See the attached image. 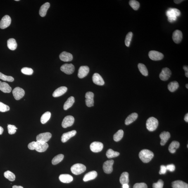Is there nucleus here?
I'll return each instance as SVG.
<instances>
[{
    "instance_id": "nucleus-1",
    "label": "nucleus",
    "mask_w": 188,
    "mask_h": 188,
    "mask_svg": "<svg viewBox=\"0 0 188 188\" xmlns=\"http://www.w3.org/2000/svg\"><path fill=\"white\" fill-rule=\"evenodd\" d=\"M154 154L152 152L148 149L141 150L139 153V157L145 163H149L152 159Z\"/></svg>"
},
{
    "instance_id": "nucleus-2",
    "label": "nucleus",
    "mask_w": 188,
    "mask_h": 188,
    "mask_svg": "<svg viewBox=\"0 0 188 188\" xmlns=\"http://www.w3.org/2000/svg\"><path fill=\"white\" fill-rule=\"evenodd\" d=\"M180 12L178 9L175 8H170L166 12L167 16L168 17V20L170 22H173L177 20V17L180 16Z\"/></svg>"
},
{
    "instance_id": "nucleus-3",
    "label": "nucleus",
    "mask_w": 188,
    "mask_h": 188,
    "mask_svg": "<svg viewBox=\"0 0 188 188\" xmlns=\"http://www.w3.org/2000/svg\"><path fill=\"white\" fill-rule=\"evenodd\" d=\"M158 125V121L153 117L148 119L146 121L147 129L150 132H153L157 128Z\"/></svg>"
},
{
    "instance_id": "nucleus-4",
    "label": "nucleus",
    "mask_w": 188,
    "mask_h": 188,
    "mask_svg": "<svg viewBox=\"0 0 188 188\" xmlns=\"http://www.w3.org/2000/svg\"><path fill=\"white\" fill-rule=\"evenodd\" d=\"M86 167L82 164L77 163L72 165L71 168V170L74 175H80L85 171Z\"/></svg>"
},
{
    "instance_id": "nucleus-5",
    "label": "nucleus",
    "mask_w": 188,
    "mask_h": 188,
    "mask_svg": "<svg viewBox=\"0 0 188 188\" xmlns=\"http://www.w3.org/2000/svg\"><path fill=\"white\" fill-rule=\"evenodd\" d=\"M150 59L154 61H158L163 59L164 55L161 52L157 51H151L148 53Z\"/></svg>"
},
{
    "instance_id": "nucleus-6",
    "label": "nucleus",
    "mask_w": 188,
    "mask_h": 188,
    "mask_svg": "<svg viewBox=\"0 0 188 188\" xmlns=\"http://www.w3.org/2000/svg\"><path fill=\"white\" fill-rule=\"evenodd\" d=\"M114 163V160H111L105 161L103 163V169L105 173L110 174L113 170V165Z\"/></svg>"
},
{
    "instance_id": "nucleus-7",
    "label": "nucleus",
    "mask_w": 188,
    "mask_h": 188,
    "mask_svg": "<svg viewBox=\"0 0 188 188\" xmlns=\"http://www.w3.org/2000/svg\"><path fill=\"white\" fill-rule=\"evenodd\" d=\"M60 70L65 73L70 75L73 73L75 70V67L72 63L65 64L62 65Z\"/></svg>"
},
{
    "instance_id": "nucleus-8",
    "label": "nucleus",
    "mask_w": 188,
    "mask_h": 188,
    "mask_svg": "<svg viewBox=\"0 0 188 188\" xmlns=\"http://www.w3.org/2000/svg\"><path fill=\"white\" fill-rule=\"evenodd\" d=\"M13 94L15 99L19 100L23 98L25 95V92L24 90L20 87H16L13 89Z\"/></svg>"
},
{
    "instance_id": "nucleus-9",
    "label": "nucleus",
    "mask_w": 188,
    "mask_h": 188,
    "mask_svg": "<svg viewBox=\"0 0 188 188\" xmlns=\"http://www.w3.org/2000/svg\"><path fill=\"white\" fill-rule=\"evenodd\" d=\"M49 147L47 143L42 141H36L35 150L38 152H45Z\"/></svg>"
},
{
    "instance_id": "nucleus-10",
    "label": "nucleus",
    "mask_w": 188,
    "mask_h": 188,
    "mask_svg": "<svg viewBox=\"0 0 188 188\" xmlns=\"http://www.w3.org/2000/svg\"><path fill=\"white\" fill-rule=\"evenodd\" d=\"M171 75V72L168 68H163L160 73L159 77L162 81H166L168 80Z\"/></svg>"
},
{
    "instance_id": "nucleus-11",
    "label": "nucleus",
    "mask_w": 188,
    "mask_h": 188,
    "mask_svg": "<svg viewBox=\"0 0 188 188\" xmlns=\"http://www.w3.org/2000/svg\"><path fill=\"white\" fill-rule=\"evenodd\" d=\"M11 19L8 15H6L3 17L0 21V28L5 29L11 25Z\"/></svg>"
},
{
    "instance_id": "nucleus-12",
    "label": "nucleus",
    "mask_w": 188,
    "mask_h": 188,
    "mask_svg": "<svg viewBox=\"0 0 188 188\" xmlns=\"http://www.w3.org/2000/svg\"><path fill=\"white\" fill-rule=\"evenodd\" d=\"M103 147L102 143L98 141H94L91 143L90 146L91 151L94 153H98L103 150Z\"/></svg>"
},
{
    "instance_id": "nucleus-13",
    "label": "nucleus",
    "mask_w": 188,
    "mask_h": 188,
    "mask_svg": "<svg viewBox=\"0 0 188 188\" xmlns=\"http://www.w3.org/2000/svg\"><path fill=\"white\" fill-rule=\"evenodd\" d=\"M74 118L70 115H68L65 117L62 122V126L63 128H67L68 127L72 126L74 123Z\"/></svg>"
},
{
    "instance_id": "nucleus-14",
    "label": "nucleus",
    "mask_w": 188,
    "mask_h": 188,
    "mask_svg": "<svg viewBox=\"0 0 188 188\" xmlns=\"http://www.w3.org/2000/svg\"><path fill=\"white\" fill-rule=\"evenodd\" d=\"M52 137V134L50 132H45L39 134L36 137L37 141L47 143Z\"/></svg>"
},
{
    "instance_id": "nucleus-15",
    "label": "nucleus",
    "mask_w": 188,
    "mask_h": 188,
    "mask_svg": "<svg viewBox=\"0 0 188 188\" xmlns=\"http://www.w3.org/2000/svg\"><path fill=\"white\" fill-rule=\"evenodd\" d=\"M94 94L92 92H88L86 93L85 103L87 107H91L94 106Z\"/></svg>"
},
{
    "instance_id": "nucleus-16",
    "label": "nucleus",
    "mask_w": 188,
    "mask_h": 188,
    "mask_svg": "<svg viewBox=\"0 0 188 188\" xmlns=\"http://www.w3.org/2000/svg\"><path fill=\"white\" fill-rule=\"evenodd\" d=\"M172 39L174 42L176 43H180L182 39V32L178 30H176L174 31L172 34Z\"/></svg>"
},
{
    "instance_id": "nucleus-17",
    "label": "nucleus",
    "mask_w": 188,
    "mask_h": 188,
    "mask_svg": "<svg viewBox=\"0 0 188 188\" xmlns=\"http://www.w3.org/2000/svg\"><path fill=\"white\" fill-rule=\"evenodd\" d=\"M89 72V67L87 66H82L79 68L78 76L79 78L83 79L86 77Z\"/></svg>"
},
{
    "instance_id": "nucleus-18",
    "label": "nucleus",
    "mask_w": 188,
    "mask_h": 188,
    "mask_svg": "<svg viewBox=\"0 0 188 188\" xmlns=\"http://www.w3.org/2000/svg\"><path fill=\"white\" fill-rule=\"evenodd\" d=\"M92 80L94 84L98 85H103L105 84L104 80L99 74L94 73L92 76Z\"/></svg>"
},
{
    "instance_id": "nucleus-19",
    "label": "nucleus",
    "mask_w": 188,
    "mask_h": 188,
    "mask_svg": "<svg viewBox=\"0 0 188 188\" xmlns=\"http://www.w3.org/2000/svg\"><path fill=\"white\" fill-rule=\"evenodd\" d=\"M76 131L72 130L70 132L65 133L62 135L61 138V141L63 143H65L69 140L70 138L74 137L76 134Z\"/></svg>"
},
{
    "instance_id": "nucleus-20",
    "label": "nucleus",
    "mask_w": 188,
    "mask_h": 188,
    "mask_svg": "<svg viewBox=\"0 0 188 188\" xmlns=\"http://www.w3.org/2000/svg\"><path fill=\"white\" fill-rule=\"evenodd\" d=\"M59 58L62 61L69 62L73 59V56L71 53L64 51L60 54Z\"/></svg>"
},
{
    "instance_id": "nucleus-21",
    "label": "nucleus",
    "mask_w": 188,
    "mask_h": 188,
    "mask_svg": "<svg viewBox=\"0 0 188 188\" xmlns=\"http://www.w3.org/2000/svg\"><path fill=\"white\" fill-rule=\"evenodd\" d=\"M160 137L161 139L160 144L161 146H164L170 138V133L168 132H163L160 134Z\"/></svg>"
},
{
    "instance_id": "nucleus-22",
    "label": "nucleus",
    "mask_w": 188,
    "mask_h": 188,
    "mask_svg": "<svg viewBox=\"0 0 188 188\" xmlns=\"http://www.w3.org/2000/svg\"><path fill=\"white\" fill-rule=\"evenodd\" d=\"M67 90V88L65 87H61L58 88L53 93L52 96L54 97H59L63 95Z\"/></svg>"
},
{
    "instance_id": "nucleus-23",
    "label": "nucleus",
    "mask_w": 188,
    "mask_h": 188,
    "mask_svg": "<svg viewBox=\"0 0 188 188\" xmlns=\"http://www.w3.org/2000/svg\"><path fill=\"white\" fill-rule=\"evenodd\" d=\"M98 174L97 172L95 171H93L88 172L84 176L83 180L84 182H87L91 180H93L95 179L97 176Z\"/></svg>"
},
{
    "instance_id": "nucleus-24",
    "label": "nucleus",
    "mask_w": 188,
    "mask_h": 188,
    "mask_svg": "<svg viewBox=\"0 0 188 188\" xmlns=\"http://www.w3.org/2000/svg\"><path fill=\"white\" fill-rule=\"evenodd\" d=\"M59 179L61 182L65 183H69L72 182L73 180V177L69 174H61L59 177Z\"/></svg>"
},
{
    "instance_id": "nucleus-25",
    "label": "nucleus",
    "mask_w": 188,
    "mask_h": 188,
    "mask_svg": "<svg viewBox=\"0 0 188 188\" xmlns=\"http://www.w3.org/2000/svg\"><path fill=\"white\" fill-rule=\"evenodd\" d=\"M172 186L173 188H188V185L182 180L174 181L172 183Z\"/></svg>"
},
{
    "instance_id": "nucleus-26",
    "label": "nucleus",
    "mask_w": 188,
    "mask_h": 188,
    "mask_svg": "<svg viewBox=\"0 0 188 188\" xmlns=\"http://www.w3.org/2000/svg\"><path fill=\"white\" fill-rule=\"evenodd\" d=\"M50 3L47 2L43 4L41 6L39 11V14L41 17H43L45 16L48 10L50 7Z\"/></svg>"
},
{
    "instance_id": "nucleus-27",
    "label": "nucleus",
    "mask_w": 188,
    "mask_h": 188,
    "mask_svg": "<svg viewBox=\"0 0 188 188\" xmlns=\"http://www.w3.org/2000/svg\"><path fill=\"white\" fill-rule=\"evenodd\" d=\"M138 117V114L137 113H134L131 114L126 119L125 122V125H129L132 123L137 119Z\"/></svg>"
},
{
    "instance_id": "nucleus-28",
    "label": "nucleus",
    "mask_w": 188,
    "mask_h": 188,
    "mask_svg": "<svg viewBox=\"0 0 188 188\" xmlns=\"http://www.w3.org/2000/svg\"><path fill=\"white\" fill-rule=\"evenodd\" d=\"M0 90L5 93L11 92L12 88L7 83L0 81Z\"/></svg>"
},
{
    "instance_id": "nucleus-29",
    "label": "nucleus",
    "mask_w": 188,
    "mask_h": 188,
    "mask_svg": "<svg viewBox=\"0 0 188 188\" xmlns=\"http://www.w3.org/2000/svg\"><path fill=\"white\" fill-rule=\"evenodd\" d=\"M180 144L178 141H172L169 147V151L171 153L176 152V150L179 148Z\"/></svg>"
},
{
    "instance_id": "nucleus-30",
    "label": "nucleus",
    "mask_w": 188,
    "mask_h": 188,
    "mask_svg": "<svg viewBox=\"0 0 188 188\" xmlns=\"http://www.w3.org/2000/svg\"><path fill=\"white\" fill-rule=\"evenodd\" d=\"M75 98L73 96H71L68 98L65 103L63 106V109L65 110H67L73 105L75 102Z\"/></svg>"
},
{
    "instance_id": "nucleus-31",
    "label": "nucleus",
    "mask_w": 188,
    "mask_h": 188,
    "mask_svg": "<svg viewBox=\"0 0 188 188\" xmlns=\"http://www.w3.org/2000/svg\"><path fill=\"white\" fill-rule=\"evenodd\" d=\"M129 174L128 172H123L120 177V181L122 185L128 184L129 182Z\"/></svg>"
},
{
    "instance_id": "nucleus-32",
    "label": "nucleus",
    "mask_w": 188,
    "mask_h": 188,
    "mask_svg": "<svg viewBox=\"0 0 188 188\" xmlns=\"http://www.w3.org/2000/svg\"><path fill=\"white\" fill-rule=\"evenodd\" d=\"M8 47L11 50H14L17 49V44L14 39H8L7 42Z\"/></svg>"
},
{
    "instance_id": "nucleus-33",
    "label": "nucleus",
    "mask_w": 188,
    "mask_h": 188,
    "mask_svg": "<svg viewBox=\"0 0 188 188\" xmlns=\"http://www.w3.org/2000/svg\"><path fill=\"white\" fill-rule=\"evenodd\" d=\"M179 87V85L177 81L171 82L169 84L168 87L169 91L171 92H175L176 91Z\"/></svg>"
},
{
    "instance_id": "nucleus-34",
    "label": "nucleus",
    "mask_w": 188,
    "mask_h": 188,
    "mask_svg": "<svg viewBox=\"0 0 188 188\" xmlns=\"http://www.w3.org/2000/svg\"><path fill=\"white\" fill-rule=\"evenodd\" d=\"M138 68L141 74L144 76H147L148 75V71L147 67L144 64L139 63L138 65Z\"/></svg>"
},
{
    "instance_id": "nucleus-35",
    "label": "nucleus",
    "mask_w": 188,
    "mask_h": 188,
    "mask_svg": "<svg viewBox=\"0 0 188 188\" xmlns=\"http://www.w3.org/2000/svg\"><path fill=\"white\" fill-rule=\"evenodd\" d=\"M51 116V113L49 112L44 113L41 116V122L43 124H45L50 120Z\"/></svg>"
},
{
    "instance_id": "nucleus-36",
    "label": "nucleus",
    "mask_w": 188,
    "mask_h": 188,
    "mask_svg": "<svg viewBox=\"0 0 188 188\" xmlns=\"http://www.w3.org/2000/svg\"><path fill=\"white\" fill-rule=\"evenodd\" d=\"M107 157L109 158L116 157L119 156L120 153L114 151L113 149H109L108 150L106 153Z\"/></svg>"
},
{
    "instance_id": "nucleus-37",
    "label": "nucleus",
    "mask_w": 188,
    "mask_h": 188,
    "mask_svg": "<svg viewBox=\"0 0 188 188\" xmlns=\"http://www.w3.org/2000/svg\"><path fill=\"white\" fill-rule=\"evenodd\" d=\"M123 134L124 132L123 130H119L114 135V140L116 142H118V141L121 140L122 138L123 137Z\"/></svg>"
},
{
    "instance_id": "nucleus-38",
    "label": "nucleus",
    "mask_w": 188,
    "mask_h": 188,
    "mask_svg": "<svg viewBox=\"0 0 188 188\" xmlns=\"http://www.w3.org/2000/svg\"><path fill=\"white\" fill-rule=\"evenodd\" d=\"M64 155L63 154H59L53 158L52 163L53 165H56L62 161Z\"/></svg>"
},
{
    "instance_id": "nucleus-39",
    "label": "nucleus",
    "mask_w": 188,
    "mask_h": 188,
    "mask_svg": "<svg viewBox=\"0 0 188 188\" xmlns=\"http://www.w3.org/2000/svg\"><path fill=\"white\" fill-rule=\"evenodd\" d=\"M4 176L10 181H14L15 180V176L14 174L10 171L5 172L4 173Z\"/></svg>"
},
{
    "instance_id": "nucleus-40",
    "label": "nucleus",
    "mask_w": 188,
    "mask_h": 188,
    "mask_svg": "<svg viewBox=\"0 0 188 188\" xmlns=\"http://www.w3.org/2000/svg\"><path fill=\"white\" fill-rule=\"evenodd\" d=\"M129 4L131 7L135 11L137 10L139 8V3L135 0H131L129 1Z\"/></svg>"
},
{
    "instance_id": "nucleus-41",
    "label": "nucleus",
    "mask_w": 188,
    "mask_h": 188,
    "mask_svg": "<svg viewBox=\"0 0 188 188\" xmlns=\"http://www.w3.org/2000/svg\"><path fill=\"white\" fill-rule=\"evenodd\" d=\"M133 35V34L132 32H130L127 34L126 36L125 43V45L127 47H129L130 46Z\"/></svg>"
},
{
    "instance_id": "nucleus-42",
    "label": "nucleus",
    "mask_w": 188,
    "mask_h": 188,
    "mask_svg": "<svg viewBox=\"0 0 188 188\" xmlns=\"http://www.w3.org/2000/svg\"><path fill=\"white\" fill-rule=\"evenodd\" d=\"M0 79L3 81L9 82H13L14 81V79L13 77L8 76L0 72Z\"/></svg>"
},
{
    "instance_id": "nucleus-43",
    "label": "nucleus",
    "mask_w": 188,
    "mask_h": 188,
    "mask_svg": "<svg viewBox=\"0 0 188 188\" xmlns=\"http://www.w3.org/2000/svg\"><path fill=\"white\" fill-rule=\"evenodd\" d=\"M22 73L27 75H32L33 73L32 69L28 67H24L21 70Z\"/></svg>"
},
{
    "instance_id": "nucleus-44",
    "label": "nucleus",
    "mask_w": 188,
    "mask_h": 188,
    "mask_svg": "<svg viewBox=\"0 0 188 188\" xmlns=\"http://www.w3.org/2000/svg\"><path fill=\"white\" fill-rule=\"evenodd\" d=\"M8 134H13L16 133L18 128L14 125H8Z\"/></svg>"
},
{
    "instance_id": "nucleus-45",
    "label": "nucleus",
    "mask_w": 188,
    "mask_h": 188,
    "mask_svg": "<svg viewBox=\"0 0 188 188\" xmlns=\"http://www.w3.org/2000/svg\"><path fill=\"white\" fill-rule=\"evenodd\" d=\"M10 109V108L7 105L0 102V112H6Z\"/></svg>"
},
{
    "instance_id": "nucleus-46",
    "label": "nucleus",
    "mask_w": 188,
    "mask_h": 188,
    "mask_svg": "<svg viewBox=\"0 0 188 188\" xmlns=\"http://www.w3.org/2000/svg\"><path fill=\"white\" fill-rule=\"evenodd\" d=\"M164 182L161 179H159L157 182L154 183L153 185V188H163Z\"/></svg>"
},
{
    "instance_id": "nucleus-47",
    "label": "nucleus",
    "mask_w": 188,
    "mask_h": 188,
    "mask_svg": "<svg viewBox=\"0 0 188 188\" xmlns=\"http://www.w3.org/2000/svg\"><path fill=\"white\" fill-rule=\"evenodd\" d=\"M133 188H147V186L145 183H137L134 185Z\"/></svg>"
},
{
    "instance_id": "nucleus-48",
    "label": "nucleus",
    "mask_w": 188,
    "mask_h": 188,
    "mask_svg": "<svg viewBox=\"0 0 188 188\" xmlns=\"http://www.w3.org/2000/svg\"><path fill=\"white\" fill-rule=\"evenodd\" d=\"M166 166L164 165H162L160 167V170L159 171V174L160 175L165 174L166 173L167 171Z\"/></svg>"
},
{
    "instance_id": "nucleus-49",
    "label": "nucleus",
    "mask_w": 188,
    "mask_h": 188,
    "mask_svg": "<svg viewBox=\"0 0 188 188\" xmlns=\"http://www.w3.org/2000/svg\"><path fill=\"white\" fill-rule=\"evenodd\" d=\"M167 170L169 171L170 172H173L175 169V165L173 164L169 165L166 166Z\"/></svg>"
},
{
    "instance_id": "nucleus-50",
    "label": "nucleus",
    "mask_w": 188,
    "mask_h": 188,
    "mask_svg": "<svg viewBox=\"0 0 188 188\" xmlns=\"http://www.w3.org/2000/svg\"><path fill=\"white\" fill-rule=\"evenodd\" d=\"M36 144V142L35 141H32V142L29 143L28 145L29 149L32 150L35 149Z\"/></svg>"
},
{
    "instance_id": "nucleus-51",
    "label": "nucleus",
    "mask_w": 188,
    "mask_h": 188,
    "mask_svg": "<svg viewBox=\"0 0 188 188\" xmlns=\"http://www.w3.org/2000/svg\"><path fill=\"white\" fill-rule=\"evenodd\" d=\"M183 0H175V1H174V2L176 4H178L179 3L182 2V1H183Z\"/></svg>"
},
{
    "instance_id": "nucleus-52",
    "label": "nucleus",
    "mask_w": 188,
    "mask_h": 188,
    "mask_svg": "<svg viewBox=\"0 0 188 188\" xmlns=\"http://www.w3.org/2000/svg\"><path fill=\"white\" fill-rule=\"evenodd\" d=\"M184 120L186 122H188V114L187 113L185 115V116L184 117Z\"/></svg>"
},
{
    "instance_id": "nucleus-53",
    "label": "nucleus",
    "mask_w": 188,
    "mask_h": 188,
    "mask_svg": "<svg viewBox=\"0 0 188 188\" xmlns=\"http://www.w3.org/2000/svg\"><path fill=\"white\" fill-rule=\"evenodd\" d=\"M129 185L128 184H124L122 185L123 188H129Z\"/></svg>"
},
{
    "instance_id": "nucleus-54",
    "label": "nucleus",
    "mask_w": 188,
    "mask_h": 188,
    "mask_svg": "<svg viewBox=\"0 0 188 188\" xmlns=\"http://www.w3.org/2000/svg\"><path fill=\"white\" fill-rule=\"evenodd\" d=\"M3 132H4V129L2 127L0 126V135L2 134Z\"/></svg>"
},
{
    "instance_id": "nucleus-55",
    "label": "nucleus",
    "mask_w": 188,
    "mask_h": 188,
    "mask_svg": "<svg viewBox=\"0 0 188 188\" xmlns=\"http://www.w3.org/2000/svg\"><path fill=\"white\" fill-rule=\"evenodd\" d=\"M183 69L185 72H188V66H184L183 67Z\"/></svg>"
},
{
    "instance_id": "nucleus-56",
    "label": "nucleus",
    "mask_w": 188,
    "mask_h": 188,
    "mask_svg": "<svg viewBox=\"0 0 188 188\" xmlns=\"http://www.w3.org/2000/svg\"><path fill=\"white\" fill-rule=\"evenodd\" d=\"M12 188H23V187L20 186L14 185L13 186Z\"/></svg>"
},
{
    "instance_id": "nucleus-57",
    "label": "nucleus",
    "mask_w": 188,
    "mask_h": 188,
    "mask_svg": "<svg viewBox=\"0 0 188 188\" xmlns=\"http://www.w3.org/2000/svg\"><path fill=\"white\" fill-rule=\"evenodd\" d=\"M185 76H186L187 77H188V72H185Z\"/></svg>"
},
{
    "instance_id": "nucleus-58",
    "label": "nucleus",
    "mask_w": 188,
    "mask_h": 188,
    "mask_svg": "<svg viewBox=\"0 0 188 188\" xmlns=\"http://www.w3.org/2000/svg\"><path fill=\"white\" fill-rule=\"evenodd\" d=\"M186 87L188 89V84H186Z\"/></svg>"
},
{
    "instance_id": "nucleus-59",
    "label": "nucleus",
    "mask_w": 188,
    "mask_h": 188,
    "mask_svg": "<svg viewBox=\"0 0 188 188\" xmlns=\"http://www.w3.org/2000/svg\"><path fill=\"white\" fill-rule=\"evenodd\" d=\"M15 1H19V0H15Z\"/></svg>"
}]
</instances>
